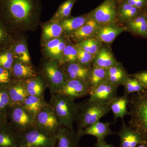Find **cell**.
Here are the masks:
<instances>
[{"instance_id": "6da1fadb", "label": "cell", "mask_w": 147, "mask_h": 147, "mask_svg": "<svg viewBox=\"0 0 147 147\" xmlns=\"http://www.w3.org/2000/svg\"><path fill=\"white\" fill-rule=\"evenodd\" d=\"M1 9L16 35L35 32L41 24L40 0H1Z\"/></svg>"}, {"instance_id": "7a4b0ae2", "label": "cell", "mask_w": 147, "mask_h": 147, "mask_svg": "<svg viewBox=\"0 0 147 147\" xmlns=\"http://www.w3.org/2000/svg\"><path fill=\"white\" fill-rule=\"evenodd\" d=\"M109 104L100 103L90 99L77 103V114L76 122L79 133L105 116L110 111Z\"/></svg>"}, {"instance_id": "3957f363", "label": "cell", "mask_w": 147, "mask_h": 147, "mask_svg": "<svg viewBox=\"0 0 147 147\" xmlns=\"http://www.w3.org/2000/svg\"><path fill=\"white\" fill-rule=\"evenodd\" d=\"M48 104L54 110L61 126L73 127L77 114V103L74 100L57 93L51 95Z\"/></svg>"}, {"instance_id": "277c9868", "label": "cell", "mask_w": 147, "mask_h": 147, "mask_svg": "<svg viewBox=\"0 0 147 147\" xmlns=\"http://www.w3.org/2000/svg\"><path fill=\"white\" fill-rule=\"evenodd\" d=\"M129 127L143 138L147 137V91L138 93L136 97L129 98Z\"/></svg>"}, {"instance_id": "5b68a950", "label": "cell", "mask_w": 147, "mask_h": 147, "mask_svg": "<svg viewBox=\"0 0 147 147\" xmlns=\"http://www.w3.org/2000/svg\"><path fill=\"white\" fill-rule=\"evenodd\" d=\"M38 72L46 82L50 95L59 92L67 81L59 63L49 58H42L37 68Z\"/></svg>"}, {"instance_id": "8992f818", "label": "cell", "mask_w": 147, "mask_h": 147, "mask_svg": "<svg viewBox=\"0 0 147 147\" xmlns=\"http://www.w3.org/2000/svg\"><path fill=\"white\" fill-rule=\"evenodd\" d=\"M56 142V134L36 126L21 134L20 147H55Z\"/></svg>"}, {"instance_id": "52a82bcc", "label": "cell", "mask_w": 147, "mask_h": 147, "mask_svg": "<svg viewBox=\"0 0 147 147\" xmlns=\"http://www.w3.org/2000/svg\"><path fill=\"white\" fill-rule=\"evenodd\" d=\"M118 0H104L89 13L90 18L101 26L118 23Z\"/></svg>"}, {"instance_id": "ba28073f", "label": "cell", "mask_w": 147, "mask_h": 147, "mask_svg": "<svg viewBox=\"0 0 147 147\" xmlns=\"http://www.w3.org/2000/svg\"><path fill=\"white\" fill-rule=\"evenodd\" d=\"M9 115L11 125L21 134L36 126L35 118L21 105H11Z\"/></svg>"}, {"instance_id": "9c48e42d", "label": "cell", "mask_w": 147, "mask_h": 147, "mask_svg": "<svg viewBox=\"0 0 147 147\" xmlns=\"http://www.w3.org/2000/svg\"><path fill=\"white\" fill-rule=\"evenodd\" d=\"M35 119L37 127L51 134H56L61 126L57 117L48 102L38 113Z\"/></svg>"}, {"instance_id": "30bf717a", "label": "cell", "mask_w": 147, "mask_h": 147, "mask_svg": "<svg viewBox=\"0 0 147 147\" xmlns=\"http://www.w3.org/2000/svg\"><path fill=\"white\" fill-rule=\"evenodd\" d=\"M118 87L107 80L96 86L90 88L89 99L100 103L108 104L117 96Z\"/></svg>"}, {"instance_id": "8fae6325", "label": "cell", "mask_w": 147, "mask_h": 147, "mask_svg": "<svg viewBox=\"0 0 147 147\" xmlns=\"http://www.w3.org/2000/svg\"><path fill=\"white\" fill-rule=\"evenodd\" d=\"M90 86L86 80L75 79L67 80L59 93L75 100L88 95Z\"/></svg>"}, {"instance_id": "7c38bea8", "label": "cell", "mask_w": 147, "mask_h": 147, "mask_svg": "<svg viewBox=\"0 0 147 147\" xmlns=\"http://www.w3.org/2000/svg\"><path fill=\"white\" fill-rule=\"evenodd\" d=\"M101 26L90 18L82 27L65 36L74 44H76L85 40L94 38Z\"/></svg>"}, {"instance_id": "4fadbf2b", "label": "cell", "mask_w": 147, "mask_h": 147, "mask_svg": "<svg viewBox=\"0 0 147 147\" xmlns=\"http://www.w3.org/2000/svg\"><path fill=\"white\" fill-rule=\"evenodd\" d=\"M55 147H79L81 137L73 127L61 126L56 134Z\"/></svg>"}, {"instance_id": "5bb4252c", "label": "cell", "mask_w": 147, "mask_h": 147, "mask_svg": "<svg viewBox=\"0 0 147 147\" xmlns=\"http://www.w3.org/2000/svg\"><path fill=\"white\" fill-rule=\"evenodd\" d=\"M127 31L124 25L118 23H113L101 26L94 38L102 43L109 44L113 42L119 35Z\"/></svg>"}, {"instance_id": "9a60e30c", "label": "cell", "mask_w": 147, "mask_h": 147, "mask_svg": "<svg viewBox=\"0 0 147 147\" xmlns=\"http://www.w3.org/2000/svg\"><path fill=\"white\" fill-rule=\"evenodd\" d=\"M0 125V147H20L21 134L10 125Z\"/></svg>"}, {"instance_id": "2e32d148", "label": "cell", "mask_w": 147, "mask_h": 147, "mask_svg": "<svg viewBox=\"0 0 147 147\" xmlns=\"http://www.w3.org/2000/svg\"><path fill=\"white\" fill-rule=\"evenodd\" d=\"M14 80L25 81L36 76L37 69L32 63H27L15 60L11 70Z\"/></svg>"}, {"instance_id": "e0dca14e", "label": "cell", "mask_w": 147, "mask_h": 147, "mask_svg": "<svg viewBox=\"0 0 147 147\" xmlns=\"http://www.w3.org/2000/svg\"><path fill=\"white\" fill-rule=\"evenodd\" d=\"M112 123H103L100 120L87 127L79 133L81 137L84 135H92L95 137L97 140H105V137L114 134L110 128Z\"/></svg>"}, {"instance_id": "ac0fdd59", "label": "cell", "mask_w": 147, "mask_h": 147, "mask_svg": "<svg viewBox=\"0 0 147 147\" xmlns=\"http://www.w3.org/2000/svg\"><path fill=\"white\" fill-rule=\"evenodd\" d=\"M60 65L67 80L75 79L86 80L91 68L82 65L77 62L63 63Z\"/></svg>"}, {"instance_id": "d6986e66", "label": "cell", "mask_w": 147, "mask_h": 147, "mask_svg": "<svg viewBox=\"0 0 147 147\" xmlns=\"http://www.w3.org/2000/svg\"><path fill=\"white\" fill-rule=\"evenodd\" d=\"M118 135L120 139V147H135L143 142L139 133L127 126L123 120Z\"/></svg>"}, {"instance_id": "ffe728a7", "label": "cell", "mask_w": 147, "mask_h": 147, "mask_svg": "<svg viewBox=\"0 0 147 147\" xmlns=\"http://www.w3.org/2000/svg\"><path fill=\"white\" fill-rule=\"evenodd\" d=\"M6 88L12 105H21L24 99L29 95L25 81L13 79Z\"/></svg>"}, {"instance_id": "44dd1931", "label": "cell", "mask_w": 147, "mask_h": 147, "mask_svg": "<svg viewBox=\"0 0 147 147\" xmlns=\"http://www.w3.org/2000/svg\"><path fill=\"white\" fill-rule=\"evenodd\" d=\"M14 42L11 51L15 59L25 63H32L25 34L18 35Z\"/></svg>"}, {"instance_id": "7402d4cb", "label": "cell", "mask_w": 147, "mask_h": 147, "mask_svg": "<svg viewBox=\"0 0 147 147\" xmlns=\"http://www.w3.org/2000/svg\"><path fill=\"white\" fill-rule=\"evenodd\" d=\"M40 26L41 27V45L51 40L61 37L64 35L63 29L60 23L49 21L40 24Z\"/></svg>"}, {"instance_id": "603a6c76", "label": "cell", "mask_w": 147, "mask_h": 147, "mask_svg": "<svg viewBox=\"0 0 147 147\" xmlns=\"http://www.w3.org/2000/svg\"><path fill=\"white\" fill-rule=\"evenodd\" d=\"M28 94L30 95L44 98L47 86L43 78L38 74L36 76L25 81Z\"/></svg>"}, {"instance_id": "cb8c5ba5", "label": "cell", "mask_w": 147, "mask_h": 147, "mask_svg": "<svg viewBox=\"0 0 147 147\" xmlns=\"http://www.w3.org/2000/svg\"><path fill=\"white\" fill-rule=\"evenodd\" d=\"M118 1L117 18L119 24L124 25L143 12L144 10L134 7L123 1Z\"/></svg>"}, {"instance_id": "d4e9b609", "label": "cell", "mask_w": 147, "mask_h": 147, "mask_svg": "<svg viewBox=\"0 0 147 147\" xmlns=\"http://www.w3.org/2000/svg\"><path fill=\"white\" fill-rule=\"evenodd\" d=\"M129 102L128 96L123 95L119 97L117 96L110 102L109 106L114 116V121L119 118L123 120L125 116L129 115V112L127 110Z\"/></svg>"}, {"instance_id": "484cf974", "label": "cell", "mask_w": 147, "mask_h": 147, "mask_svg": "<svg viewBox=\"0 0 147 147\" xmlns=\"http://www.w3.org/2000/svg\"><path fill=\"white\" fill-rule=\"evenodd\" d=\"M127 31L147 38V18L144 11L124 24Z\"/></svg>"}, {"instance_id": "4316f807", "label": "cell", "mask_w": 147, "mask_h": 147, "mask_svg": "<svg viewBox=\"0 0 147 147\" xmlns=\"http://www.w3.org/2000/svg\"><path fill=\"white\" fill-rule=\"evenodd\" d=\"M119 63L111 51L107 47L102 46L95 57L92 66L106 69L117 65Z\"/></svg>"}, {"instance_id": "83f0119b", "label": "cell", "mask_w": 147, "mask_h": 147, "mask_svg": "<svg viewBox=\"0 0 147 147\" xmlns=\"http://www.w3.org/2000/svg\"><path fill=\"white\" fill-rule=\"evenodd\" d=\"M129 74L122 64L106 69V80L117 87L122 86Z\"/></svg>"}, {"instance_id": "f1b7e54d", "label": "cell", "mask_w": 147, "mask_h": 147, "mask_svg": "<svg viewBox=\"0 0 147 147\" xmlns=\"http://www.w3.org/2000/svg\"><path fill=\"white\" fill-rule=\"evenodd\" d=\"M90 18L89 13L77 17H71L65 19L60 22L63 30L64 35H68L78 30L86 24Z\"/></svg>"}, {"instance_id": "f546056e", "label": "cell", "mask_w": 147, "mask_h": 147, "mask_svg": "<svg viewBox=\"0 0 147 147\" xmlns=\"http://www.w3.org/2000/svg\"><path fill=\"white\" fill-rule=\"evenodd\" d=\"M47 104L48 102L45 98L29 95L24 99L21 105L35 118L38 113Z\"/></svg>"}, {"instance_id": "4dcf8cb0", "label": "cell", "mask_w": 147, "mask_h": 147, "mask_svg": "<svg viewBox=\"0 0 147 147\" xmlns=\"http://www.w3.org/2000/svg\"><path fill=\"white\" fill-rule=\"evenodd\" d=\"M78 0H66L59 7L50 21L60 23L71 16V10Z\"/></svg>"}, {"instance_id": "1f68e13d", "label": "cell", "mask_w": 147, "mask_h": 147, "mask_svg": "<svg viewBox=\"0 0 147 147\" xmlns=\"http://www.w3.org/2000/svg\"><path fill=\"white\" fill-rule=\"evenodd\" d=\"M106 80V69L92 66L86 81L92 88Z\"/></svg>"}, {"instance_id": "d6a6232c", "label": "cell", "mask_w": 147, "mask_h": 147, "mask_svg": "<svg viewBox=\"0 0 147 147\" xmlns=\"http://www.w3.org/2000/svg\"><path fill=\"white\" fill-rule=\"evenodd\" d=\"M74 44L76 47L90 53L94 57L102 46V42L94 38L85 40Z\"/></svg>"}, {"instance_id": "836d02e7", "label": "cell", "mask_w": 147, "mask_h": 147, "mask_svg": "<svg viewBox=\"0 0 147 147\" xmlns=\"http://www.w3.org/2000/svg\"><path fill=\"white\" fill-rule=\"evenodd\" d=\"M122 86L124 87V95L128 96L134 92L145 91L146 89L137 79L129 75Z\"/></svg>"}, {"instance_id": "e575fe53", "label": "cell", "mask_w": 147, "mask_h": 147, "mask_svg": "<svg viewBox=\"0 0 147 147\" xmlns=\"http://www.w3.org/2000/svg\"><path fill=\"white\" fill-rule=\"evenodd\" d=\"M78 49L75 44L68 39V42L63 52L61 64L77 62Z\"/></svg>"}, {"instance_id": "d590c367", "label": "cell", "mask_w": 147, "mask_h": 147, "mask_svg": "<svg viewBox=\"0 0 147 147\" xmlns=\"http://www.w3.org/2000/svg\"><path fill=\"white\" fill-rule=\"evenodd\" d=\"M16 59L11 50H7L0 54V67L11 70Z\"/></svg>"}, {"instance_id": "8d00e7d4", "label": "cell", "mask_w": 147, "mask_h": 147, "mask_svg": "<svg viewBox=\"0 0 147 147\" xmlns=\"http://www.w3.org/2000/svg\"><path fill=\"white\" fill-rule=\"evenodd\" d=\"M63 36L64 35L61 37L51 40L43 44H41L42 53L44 55V57H50V55L55 50V48L61 41Z\"/></svg>"}, {"instance_id": "74e56055", "label": "cell", "mask_w": 147, "mask_h": 147, "mask_svg": "<svg viewBox=\"0 0 147 147\" xmlns=\"http://www.w3.org/2000/svg\"><path fill=\"white\" fill-rule=\"evenodd\" d=\"M77 49V62L84 66L90 68L91 67L94 57L90 53H87L82 49L78 47Z\"/></svg>"}, {"instance_id": "f35d334b", "label": "cell", "mask_w": 147, "mask_h": 147, "mask_svg": "<svg viewBox=\"0 0 147 147\" xmlns=\"http://www.w3.org/2000/svg\"><path fill=\"white\" fill-rule=\"evenodd\" d=\"M12 105L6 88H0V113L4 114L5 110Z\"/></svg>"}, {"instance_id": "ab89813d", "label": "cell", "mask_w": 147, "mask_h": 147, "mask_svg": "<svg viewBox=\"0 0 147 147\" xmlns=\"http://www.w3.org/2000/svg\"><path fill=\"white\" fill-rule=\"evenodd\" d=\"M13 80L10 70L0 67V86L6 88Z\"/></svg>"}, {"instance_id": "60d3db41", "label": "cell", "mask_w": 147, "mask_h": 147, "mask_svg": "<svg viewBox=\"0 0 147 147\" xmlns=\"http://www.w3.org/2000/svg\"><path fill=\"white\" fill-rule=\"evenodd\" d=\"M139 9L144 10L146 6L147 0H121Z\"/></svg>"}, {"instance_id": "b9f144b4", "label": "cell", "mask_w": 147, "mask_h": 147, "mask_svg": "<svg viewBox=\"0 0 147 147\" xmlns=\"http://www.w3.org/2000/svg\"><path fill=\"white\" fill-rule=\"evenodd\" d=\"M129 76L137 79L146 90H147V71H142Z\"/></svg>"}, {"instance_id": "7bdbcfd3", "label": "cell", "mask_w": 147, "mask_h": 147, "mask_svg": "<svg viewBox=\"0 0 147 147\" xmlns=\"http://www.w3.org/2000/svg\"><path fill=\"white\" fill-rule=\"evenodd\" d=\"M10 40V36L6 30L0 24V46L7 44Z\"/></svg>"}, {"instance_id": "ee69618b", "label": "cell", "mask_w": 147, "mask_h": 147, "mask_svg": "<svg viewBox=\"0 0 147 147\" xmlns=\"http://www.w3.org/2000/svg\"><path fill=\"white\" fill-rule=\"evenodd\" d=\"M95 147H114L113 145L107 144L105 140H97Z\"/></svg>"}, {"instance_id": "f6af8a7d", "label": "cell", "mask_w": 147, "mask_h": 147, "mask_svg": "<svg viewBox=\"0 0 147 147\" xmlns=\"http://www.w3.org/2000/svg\"><path fill=\"white\" fill-rule=\"evenodd\" d=\"M4 119V115L3 113H0V124H2Z\"/></svg>"}, {"instance_id": "bcb514c9", "label": "cell", "mask_w": 147, "mask_h": 147, "mask_svg": "<svg viewBox=\"0 0 147 147\" xmlns=\"http://www.w3.org/2000/svg\"><path fill=\"white\" fill-rule=\"evenodd\" d=\"M137 147H147V146H146L145 145H139V146Z\"/></svg>"}, {"instance_id": "7dc6e473", "label": "cell", "mask_w": 147, "mask_h": 147, "mask_svg": "<svg viewBox=\"0 0 147 147\" xmlns=\"http://www.w3.org/2000/svg\"><path fill=\"white\" fill-rule=\"evenodd\" d=\"M144 12L145 14L146 15V16L147 18V9H144Z\"/></svg>"}, {"instance_id": "c3c4849f", "label": "cell", "mask_w": 147, "mask_h": 147, "mask_svg": "<svg viewBox=\"0 0 147 147\" xmlns=\"http://www.w3.org/2000/svg\"><path fill=\"white\" fill-rule=\"evenodd\" d=\"M145 9H147V5H146V8H145Z\"/></svg>"}]
</instances>
